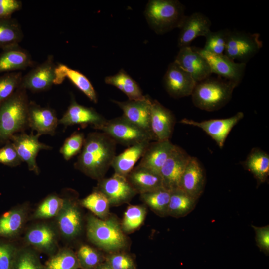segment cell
<instances>
[{
  "label": "cell",
  "instance_id": "cell-29",
  "mask_svg": "<svg viewBox=\"0 0 269 269\" xmlns=\"http://www.w3.org/2000/svg\"><path fill=\"white\" fill-rule=\"evenodd\" d=\"M241 164L253 175L258 185L267 181L269 175V155L264 150L252 148Z\"/></svg>",
  "mask_w": 269,
  "mask_h": 269
},
{
  "label": "cell",
  "instance_id": "cell-6",
  "mask_svg": "<svg viewBox=\"0 0 269 269\" xmlns=\"http://www.w3.org/2000/svg\"><path fill=\"white\" fill-rule=\"evenodd\" d=\"M98 130L108 135L117 144L127 147L154 140L151 134L131 123L123 115L106 120Z\"/></svg>",
  "mask_w": 269,
  "mask_h": 269
},
{
  "label": "cell",
  "instance_id": "cell-38",
  "mask_svg": "<svg viewBox=\"0 0 269 269\" xmlns=\"http://www.w3.org/2000/svg\"><path fill=\"white\" fill-rule=\"evenodd\" d=\"M64 199L56 194H51L45 198L35 210L33 217L44 219L56 217L63 207Z\"/></svg>",
  "mask_w": 269,
  "mask_h": 269
},
{
  "label": "cell",
  "instance_id": "cell-8",
  "mask_svg": "<svg viewBox=\"0 0 269 269\" xmlns=\"http://www.w3.org/2000/svg\"><path fill=\"white\" fill-rule=\"evenodd\" d=\"M40 136L38 134H34L32 132L28 134L24 132L13 135L10 139L22 162L26 163L29 170L37 175L40 173L36 162L39 152L52 148L39 141Z\"/></svg>",
  "mask_w": 269,
  "mask_h": 269
},
{
  "label": "cell",
  "instance_id": "cell-27",
  "mask_svg": "<svg viewBox=\"0 0 269 269\" xmlns=\"http://www.w3.org/2000/svg\"><path fill=\"white\" fill-rule=\"evenodd\" d=\"M174 146L170 140L151 141L138 165L160 173Z\"/></svg>",
  "mask_w": 269,
  "mask_h": 269
},
{
  "label": "cell",
  "instance_id": "cell-15",
  "mask_svg": "<svg viewBox=\"0 0 269 269\" xmlns=\"http://www.w3.org/2000/svg\"><path fill=\"white\" fill-rule=\"evenodd\" d=\"M163 83L167 93L175 99L191 95L197 83L174 61L169 65L163 77Z\"/></svg>",
  "mask_w": 269,
  "mask_h": 269
},
{
  "label": "cell",
  "instance_id": "cell-50",
  "mask_svg": "<svg viewBox=\"0 0 269 269\" xmlns=\"http://www.w3.org/2000/svg\"></svg>",
  "mask_w": 269,
  "mask_h": 269
},
{
  "label": "cell",
  "instance_id": "cell-19",
  "mask_svg": "<svg viewBox=\"0 0 269 269\" xmlns=\"http://www.w3.org/2000/svg\"><path fill=\"white\" fill-rule=\"evenodd\" d=\"M151 100L146 95L144 99L140 100H113V102L121 109L125 118L152 135L150 128Z\"/></svg>",
  "mask_w": 269,
  "mask_h": 269
},
{
  "label": "cell",
  "instance_id": "cell-26",
  "mask_svg": "<svg viewBox=\"0 0 269 269\" xmlns=\"http://www.w3.org/2000/svg\"><path fill=\"white\" fill-rule=\"evenodd\" d=\"M55 72L54 85L62 83L67 78L90 101L94 103H97V93L91 82L83 74L62 63L56 65Z\"/></svg>",
  "mask_w": 269,
  "mask_h": 269
},
{
  "label": "cell",
  "instance_id": "cell-24",
  "mask_svg": "<svg viewBox=\"0 0 269 269\" xmlns=\"http://www.w3.org/2000/svg\"><path fill=\"white\" fill-rule=\"evenodd\" d=\"M34 65L30 53L19 44L3 49L0 54V74L24 70Z\"/></svg>",
  "mask_w": 269,
  "mask_h": 269
},
{
  "label": "cell",
  "instance_id": "cell-41",
  "mask_svg": "<svg viewBox=\"0 0 269 269\" xmlns=\"http://www.w3.org/2000/svg\"><path fill=\"white\" fill-rule=\"evenodd\" d=\"M22 77L21 71L5 73L0 75V104L19 87Z\"/></svg>",
  "mask_w": 269,
  "mask_h": 269
},
{
  "label": "cell",
  "instance_id": "cell-3",
  "mask_svg": "<svg viewBox=\"0 0 269 269\" xmlns=\"http://www.w3.org/2000/svg\"><path fill=\"white\" fill-rule=\"evenodd\" d=\"M86 231L90 242L109 253L119 252L127 246V238L121 224L114 217L102 219L90 215L87 218Z\"/></svg>",
  "mask_w": 269,
  "mask_h": 269
},
{
  "label": "cell",
  "instance_id": "cell-7",
  "mask_svg": "<svg viewBox=\"0 0 269 269\" xmlns=\"http://www.w3.org/2000/svg\"><path fill=\"white\" fill-rule=\"evenodd\" d=\"M262 46L259 33L230 30L224 54L234 61L246 64Z\"/></svg>",
  "mask_w": 269,
  "mask_h": 269
},
{
  "label": "cell",
  "instance_id": "cell-5",
  "mask_svg": "<svg viewBox=\"0 0 269 269\" xmlns=\"http://www.w3.org/2000/svg\"><path fill=\"white\" fill-rule=\"evenodd\" d=\"M144 15L149 25L157 34L179 28L186 16L184 6L176 0H150Z\"/></svg>",
  "mask_w": 269,
  "mask_h": 269
},
{
  "label": "cell",
  "instance_id": "cell-11",
  "mask_svg": "<svg viewBox=\"0 0 269 269\" xmlns=\"http://www.w3.org/2000/svg\"><path fill=\"white\" fill-rule=\"evenodd\" d=\"M56 66L53 55H49L43 62L23 75L20 86L33 93L49 90L54 84Z\"/></svg>",
  "mask_w": 269,
  "mask_h": 269
},
{
  "label": "cell",
  "instance_id": "cell-18",
  "mask_svg": "<svg viewBox=\"0 0 269 269\" xmlns=\"http://www.w3.org/2000/svg\"><path fill=\"white\" fill-rule=\"evenodd\" d=\"M174 62L188 73L196 83L210 77L212 74L207 61L194 47L180 48Z\"/></svg>",
  "mask_w": 269,
  "mask_h": 269
},
{
  "label": "cell",
  "instance_id": "cell-10",
  "mask_svg": "<svg viewBox=\"0 0 269 269\" xmlns=\"http://www.w3.org/2000/svg\"><path fill=\"white\" fill-rule=\"evenodd\" d=\"M242 112H238L233 116L224 119H213L200 122L187 118L182 119L180 123L198 127L205 132L222 148L232 129L244 117Z\"/></svg>",
  "mask_w": 269,
  "mask_h": 269
},
{
  "label": "cell",
  "instance_id": "cell-17",
  "mask_svg": "<svg viewBox=\"0 0 269 269\" xmlns=\"http://www.w3.org/2000/svg\"><path fill=\"white\" fill-rule=\"evenodd\" d=\"M62 208L56 217L59 230L66 239H73L81 232L82 215L76 202L72 199L64 198Z\"/></svg>",
  "mask_w": 269,
  "mask_h": 269
},
{
  "label": "cell",
  "instance_id": "cell-36",
  "mask_svg": "<svg viewBox=\"0 0 269 269\" xmlns=\"http://www.w3.org/2000/svg\"><path fill=\"white\" fill-rule=\"evenodd\" d=\"M80 204L100 219H104L108 217L110 206L109 201L102 192L96 188L82 199Z\"/></svg>",
  "mask_w": 269,
  "mask_h": 269
},
{
  "label": "cell",
  "instance_id": "cell-21",
  "mask_svg": "<svg viewBox=\"0 0 269 269\" xmlns=\"http://www.w3.org/2000/svg\"><path fill=\"white\" fill-rule=\"evenodd\" d=\"M29 128L40 135H53L59 124L55 110L49 107H42L30 101L28 111Z\"/></svg>",
  "mask_w": 269,
  "mask_h": 269
},
{
  "label": "cell",
  "instance_id": "cell-22",
  "mask_svg": "<svg viewBox=\"0 0 269 269\" xmlns=\"http://www.w3.org/2000/svg\"><path fill=\"white\" fill-rule=\"evenodd\" d=\"M211 22L209 18L200 12H195L185 16L179 28L178 39L180 48L190 46L191 42L199 36L206 37L211 31Z\"/></svg>",
  "mask_w": 269,
  "mask_h": 269
},
{
  "label": "cell",
  "instance_id": "cell-13",
  "mask_svg": "<svg viewBox=\"0 0 269 269\" xmlns=\"http://www.w3.org/2000/svg\"><path fill=\"white\" fill-rule=\"evenodd\" d=\"M95 188L106 196L112 206L127 203L137 194L126 177L116 173L98 180Z\"/></svg>",
  "mask_w": 269,
  "mask_h": 269
},
{
  "label": "cell",
  "instance_id": "cell-32",
  "mask_svg": "<svg viewBox=\"0 0 269 269\" xmlns=\"http://www.w3.org/2000/svg\"><path fill=\"white\" fill-rule=\"evenodd\" d=\"M197 200L179 188L171 191L168 216L180 218L187 216L195 208Z\"/></svg>",
  "mask_w": 269,
  "mask_h": 269
},
{
  "label": "cell",
  "instance_id": "cell-23",
  "mask_svg": "<svg viewBox=\"0 0 269 269\" xmlns=\"http://www.w3.org/2000/svg\"><path fill=\"white\" fill-rule=\"evenodd\" d=\"M25 240L37 251L51 256L57 249L56 231L46 224H39L31 227L25 234Z\"/></svg>",
  "mask_w": 269,
  "mask_h": 269
},
{
  "label": "cell",
  "instance_id": "cell-34",
  "mask_svg": "<svg viewBox=\"0 0 269 269\" xmlns=\"http://www.w3.org/2000/svg\"><path fill=\"white\" fill-rule=\"evenodd\" d=\"M171 191L164 188L140 194L142 201L157 215L168 216Z\"/></svg>",
  "mask_w": 269,
  "mask_h": 269
},
{
  "label": "cell",
  "instance_id": "cell-40",
  "mask_svg": "<svg viewBox=\"0 0 269 269\" xmlns=\"http://www.w3.org/2000/svg\"><path fill=\"white\" fill-rule=\"evenodd\" d=\"M76 255L82 269H94L105 260L100 252L88 245H81Z\"/></svg>",
  "mask_w": 269,
  "mask_h": 269
},
{
  "label": "cell",
  "instance_id": "cell-12",
  "mask_svg": "<svg viewBox=\"0 0 269 269\" xmlns=\"http://www.w3.org/2000/svg\"><path fill=\"white\" fill-rule=\"evenodd\" d=\"M106 120L95 109L79 104L72 97L67 110L59 119V124L65 128L75 125H80L82 127L90 126L98 130Z\"/></svg>",
  "mask_w": 269,
  "mask_h": 269
},
{
  "label": "cell",
  "instance_id": "cell-49",
  "mask_svg": "<svg viewBox=\"0 0 269 269\" xmlns=\"http://www.w3.org/2000/svg\"><path fill=\"white\" fill-rule=\"evenodd\" d=\"M94 269H113L106 262H103Z\"/></svg>",
  "mask_w": 269,
  "mask_h": 269
},
{
  "label": "cell",
  "instance_id": "cell-30",
  "mask_svg": "<svg viewBox=\"0 0 269 269\" xmlns=\"http://www.w3.org/2000/svg\"><path fill=\"white\" fill-rule=\"evenodd\" d=\"M28 208L22 205L13 208L0 217V237L11 238L17 236L25 224Z\"/></svg>",
  "mask_w": 269,
  "mask_h": 269
},
{
  "label": "cell",
  "instance_id": "cell-39",
  "mask_svg": "<svg viewBox=\"0 0 269 269\" xmlns=\"http://www.w3.org/2000/svg\"><path fill=\"white\" fill-rule=\"evenodd\" d=\"M13 269H45L37 252L29 248L18 249Z\"/></svg>",
  "mask_w": 269,
  "mask_h": 269
},
{
  "label": "cell",
  "instance_id": "cell-33",
  "mask_svg": "<svg viewBox=\"0 0 269 269\" xmlns=\"http://www.w3.org/2000/svg\"><path fill=\"white\" fill-rule=\"evenodd\" d=\"M24 34L18 21L12 17L0 18V48L2 49L18 45Z\"/></svg>",
  "mask_w": 269,
  "mask_h": 269
},
{
  "label": "cell",
  "instance_id": "cell-31",
  "mask_svg": "<svg viewBox=\"0 0 269 269\" xmlns=\"http://www.w3.org/2000/svg\"><path fill=\"white\" fill-rule=\"evenodd\" d=\"M105 82L116 87L124 93L130 100H140L145 98L139 86L123 69L117 74L107 76Z\"/></svg>",
  "mask_w": 269,
  "mask_h": 269
},
{
  "label": "cell",
  "instance_id": "cell-47",
  "mask_svg": "<svg viewBox=\"0 0 269 269\" xmlns=\"http://www.w3.org/2000/svg\"><path fill=\"white\" fill-rule=\"evenodd\" d=\"M255 233V241L260 251L269 255V225L258 227L251 225Z\"/></svg>",
  "mask_w": 269,
  "mask_h": 269
},
{
  "label": "cell",
  "instance_id": "cell-25",
  "mask_svg": "<svg viewBox=\"0 0 269 269\" xmlns=\"http://www.w3.org/2000/svg\"><path fill=\"white\" fill-rule=\"evenodd\" d=\"M126 178L140 194L164 188L160 173L139 165L134 167Z\"/></svg>",
  "mask_w": 269,
  "mask_h": 269
},
{
  "label": "cell",
  "instance_id": "cell-16",
  "mask_svg": "<svg viewBox=\"0 0 269 269\" xmlns=\"http://www.w3.org/2000/svg\"><path fill=\"white\" fill-rule=\"evenodd\" d=\"M175 123L172 112L156 100H151L150 128L155 141L170 140Z\"/></svg>",
  "mask_w": 269,
  "mask_h": 269
},
{
  "label": "cell",
  "instance_id": "cell-44",
  "mask_svg": "<svg viewBox=\"0 0 269 269\" xmlns=\"http://www.w3.org/2000/svg\"><path fill=\"white\" fill-rule=\"evenodd\" d=\"M105 261L113 269H136L133 259L124 252L110 253L105 257Z\"/></svg>",
  "mask_w": 269,
  "mask_h": 269
},
{
  "label": "cell",
  "instance_id": "cell-28",
  "mask_svg": "<svg viewBox=\"0 0 269 269\" xmlns=\"http://www.w3.org/2000/svg\"><path fill=\"white\" fill-rule=\"evenodd\" d=\"M151 141H144L128 147L123 152L116 155L111 164L115 173L126 177L141 158Z\"/></svg>",
  "mask_w": 269,
  "mask_h": 269
},
{
  "label": "cell",
  "instance_id": "cell-42",
  "mask_svg": "<svg viewBox=\"0 0 269 269\" xmlns=\"http://www.w3.org/2000/svg\"><path fill=\"white\" fill-rule=\"evenodd\" d=\"M230 32V30L227 29L215 32L211 31L205 37L206 42L202 49L211 54H223Z\"/></svg>",
  "mask_w": 269,
  "mask_h": 269
},
{
  "label": "cell",
  "instance_id": "cell-14",
  "mask_svg": "<svg viewBox=\"0 0 269 269\" xmlns=\"http://www.w3.org/2000/svg\"><path fill=\"white\" fill-rule=\"evenodd\" d=\"M191 156L181 147L174 145L160 171L163 187L171 191L179 187L182 174Z\"/></svg>",
  "mask_w": 269,
  "mask_h": 269
},
{
  "label": "cell",
  "instance_id": "cell-35",
  "mask_svg": "<svg viewBox=\"0 0 269 269\" xmlns=\"http://www.w3.org/2000/svg\"><path fill=\"white\" fill-rule=\"evenodd\" d=\"M45 269H78L79 262L75 253L69 248L59 250L45 262Z\"/></svg>",
  "mask_w": 269,
  "mask_h": 269
},
{
  "label": "cell",
  "instance_id": "cell-9",
  "mask_svg": "<svg viewBox=\"0 0 269 269\" xmlns=\"http://www.w3.org/2000/svg\"><path fill=\"white\" fill-rule=\"evenodd\" d=\"M194 48L206 60L212 74L215 73L237 86L241 82L245 72L246 63L236 62L224 54L215 55L201 48Z\"/></svg>",
  "mask_w": 269,
  "mask_h": 269
},
{
  "label": "cell",
  "instance_id": "cell-37",
  "mask_svg": "<svg viewBox=\"0 0 269 269\" xmlns=\"http://www.w3.org/2000/svg\"><path fill=\"white\" fill-rule=\"evenodd\" d=\"M146 209L142 205H129L124 212L121 227L124 233H131L139 228L144 222Z\"/></svg>",
  "mask_w": 269,
  "mask_h": 269
},
{
  "label": "cell",
  "instance_id": "cell-4",
  "mask_svg": "<svg viewBox=\"0 0 269 269\" xmlns=\"http://www.w3.org/2000/svg\"><path fill=\"white\" fill-rule=\"evenodd\" d=\"M237 86L225 79L209 77L196 83L191 95L192 102L202 110H219L230 101Z\"/></svg>",
  "mask_w": 269,
  "mask_h": 269
},
{
  "label": "cell",
  "instance_id": "cell-45",
  "mask_svg": "<svg viewBox=\"0 0 269 269\" xmlns=\"http://www.w3.org/2000/svg\"><path fill=\"white\" fill-rule=\"evenodd\" d=\"M18 249L12 243L0 242V269H13Z\"/></svg>",
  "mask_w": 269,
  "mask_h": 269
},
{
  "label": "cell",
  "instance_id": "cell-1",
  "mask_svg": "<svg viewBox=\"0 0 269 269\" xmlns=\"http://www.w3.org/2000/svg\"><path fill=\"white\" fill-rule=\"evenodd\" d=\"M116 142L104 132L89 133L74 164L75 168L98 181L104 178L116 155Z\"/></svg>",
  "mask_w": 269,
  "mask_h": 269
},
{
  "label": "cell",
  "instance_id": "cell-48",
  "mask_svg": "<svg viewBox=\"0 0 269 269\" xmlns=\"http://www.w3.org/2000/svg\"><path fill=\"white\" fill-rule=\"evenodd\" d=\"M22 2L19 0H0V18L12 17V14L20 10Z\"/></svg>",
  "mask_w": 269,
  "mask_h": 269
},
{
  "label": "cell",
  "instance_id": "cell-46",
  "mask_svg": "<svg viewBox=\"0 0 269 269\" xmlns=\"http://www.w3.org/2000/svg\"><path fill=\"white\" fill-rule=\"evenodd\" d=\"M23 162L12 142L9 140L0 148V163L11 167L20 165Z\"/></svg>",
  "mask_w": 269,
  "mask_h": 269
},
{
  "label": "cell",
  "instance_id": "cell-20",
  "mask_svg": "<svg viewBox=\"0 0 269 269\" xmlns=\"http://www.w3.org/2000/svg\"><path fill=\"white\" fill-rule=\"evenodd\" d=\"M205 183L206 175L202 165L197 158L191 156L178 188L197 200L203 193Z\"/></svg>",
  "mask_w": 269,
  "mask_h": 269
},
{
  "label": "cell",
  "instance_id": "cell-2",
  "mask_svg": "<svg viewBox=\"0 0 269 269\" xmlns=\"http://www.w3.org/2000/svg\"><path fill=\"white\" fill-rule=\"evenodd\" d=\"M30 100L27 90L21 86L7 99L0 104V145L10 140L17 133L29 128Z\"/></svg>",
  "mask_w": 269,
  "mask_h": 269
},
{
  "label": "cell",
  "instance_id": "cell-43",
  "mask_svg": "<svg viewBox=\"0 0 269 269\" xmlns=\"http://www.w3.org/2000/svg\"><path fill=\"white\" fill-rule=\"evenodd\" d=\"M85 135L80 132H75L64 141L60 149V152L65 160H69L79 154L83 147Z\"/></svg>",
  "mask_w": 269,
  "mask_h": 269
}]
</instances>
